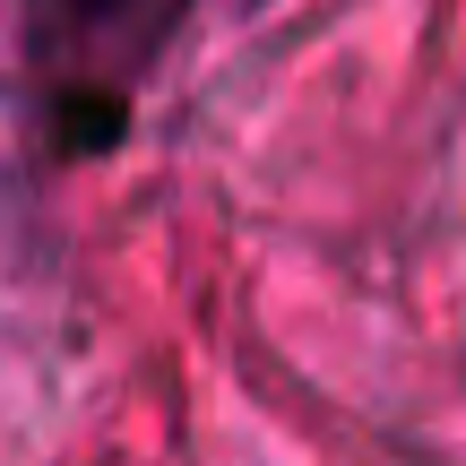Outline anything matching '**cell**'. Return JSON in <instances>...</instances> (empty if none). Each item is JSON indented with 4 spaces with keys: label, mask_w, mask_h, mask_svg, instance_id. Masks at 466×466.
I'll return each mask as SVG.
<instances>
[{
    "label": "cell",
    "mask_w": 466,
    "mask_h": 466,
    "mask_svg": "<svg viewBox=\"0 0 466 466\" xmlns=\"http://www.w3.org/2000/svg\"><path fill=\"white\" fill-rule=\"evenodd\" d=\"M147 0H26L35 35L44 44H86V35H113L121 17H138Z\"/></svg>",
    "instance_id": "6da1fadb"
}]
</instances>
